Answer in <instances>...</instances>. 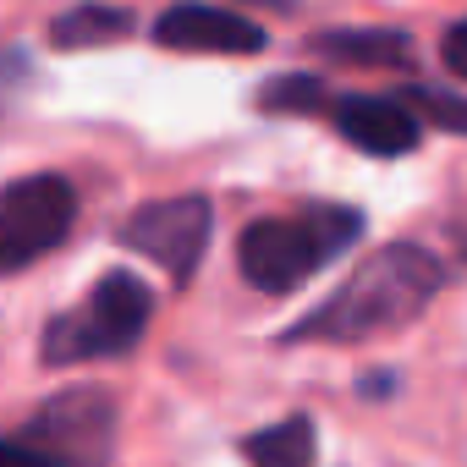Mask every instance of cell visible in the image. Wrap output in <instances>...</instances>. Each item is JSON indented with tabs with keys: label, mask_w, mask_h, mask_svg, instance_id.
I'll list each match as a JSON object with an SVG mask.
<instances>
[{
	"label": "cell",
	"mask_w": 467,
	"mask_h": 467,
	"mask_svg": "<svg viewBox=\"0 0 467 467\" xmlns=\"http://www.w3.org/2000/svg\"><path fill=\"white\" fill-rule=\"evenodd\" d=\"M440 286H445V270H440L434 254H423L412 243L379 248L303 325H292L286 341H374L385 330L412 325Z\"/></svg>",
	"instance_id": "6da1fadb"
},
{
	"label": "cell",
	"mask_w": 467,
	"mask_h": 467,
	"mask_svg": "<svg viewBox=\"0 0 467 467\" xmlns=\"http://www.w3.org/2000/svg\"><path fill=\"white\" fill-rule=\"evenodd\" d=\"M363 231V214L347 203H314L303 214H270L254 220L237 237V265L248 286L259 292H297L308 275H319L336 254H347Z\"/></svg>",
	"instance_id": "7a4b0ae2"
},
{
	"label": "cell",
	"mask_w": 467,
	"mask_h": 467,
	"mask_svg": "<svg viewBox=\"0 0 467 467\" xmlns=\"http://www.w3.org/2000/svg\"><path fill=\"white\" fill-rule=\"evenodd\" d=\"M149 314H154V292L132 275V270H110L88 303L67 308L61 319L45 325V341H39V358L50 368H67V363H94V358H127L143 330H149Z\"/></svg>",
	"instance_id": "3957f363"
},
{
	"label": "cell",
	"mask_w": 467,
	"mask_h": 467,
	"mask_svg": "<svg viewBox=\"0 0 467 467\" xmlns=\"http://www.w3.org/2000/svg\"><path fill=\"white\" fill-rule=\"evenodd\" d=\"M72 220H78V187L56 171H34L0 187V275H17L34 259L56 254Z\"/></svg>",
	"instance_id": "277c9868"
},
{
	"label": "cell",
	"mask_w": 467,
	"mask_h": 467,
	"mask_svg": "<svg viewBox=\"0 0 467 467\" xmlns=\"http://www.w3.org/2000/svg\"><path fill=\"white\" fill-rule=\"evenodd\" d=\"M209 231H214V209L209 198L198 192H182V198H154L143 209L127 214L121 225V243L143 259H154L171 281H192L203 248H209Z\"/></svg>",
	"instance_id": "5b68a950"
},
{
	"label": "cell",
	"mask_w": 467,
	"mask_h": 467,
	"mask_svg": "<svg viewBox=\"0 0 467 467\" xmlns=\"http://www.w3.org/2000/svg\"><path fill=\"white\" fill-rule=\"evenodd\" d=\"M39 451H50L61 467H105L116 440V401L105 390H61L45 401L28 434Z\"/></svg>",
	"instance_id": "8992f818"
},
{
	"label": "cell",
	"mask_w": 467,
	"mask_h": 467,
	"mask_svg": "<svg viewBox=\"0 0 467 467\" xmlns=\"http://www.w3.org/2000/svg\"><path fill=\"white\" fill-rule=\"evenodd\" d=\"M154 45L182 56H259L270 39L254 17L220 6H171L154 17Z\"/></svg>",
	"instance_id": "52a82bcc"
},
{
	"label": "cell",
	"mask_w": 467,
	"mask_h": 467,
	"mask_svg": "<svg viewBox=\"0 0 467 467\" xmlns=\"http://www.w3.org/2000/svg\"><path fill=\"white\" fill-rule=\"evenodd\" d=\"M330 121L352 149L379 154V160L412 154L418 138H423L418 110L407 99H396V94H341V99H330Z\"/></svg>",
	"instance_id": "ba28073f"
},
{
	"label": "cell",
	"mask_w": 467,
	"mask_h": 467,
	"mask_svg": "<svg viewBox=\"0 0 467 467\" xmlns=\"http://www.w3.org/2000/svg\"><path fill=\"white\" fill-rule=\"evenodd\" d=\"M314 50L347 67H412V39L401 28H325Z\"/></svg>",
	"instance_id": "9c48e42d"
},
{
	"label": "cell",
	"mask_w": 467,
	"mask_h": 467,
	"mask_svg": "<svg viewBox=\"0 0 467 467\" xmlns=\"http://www.w3.org/2000/svg\"><path fill=\"white\" fill-rule=\"evenodd\" d=\"M243 456L254 467H314V418H281L270 429H254L243 440Z\"/></svg>",
	"instance_id": "30bf717a"
},
{
	"label": "cell",
	"mask_w": 467,
	"mask_h": 467,
	"mask_svg": "<svg viewBox=\"0 0 467 467\" xmlns=\"http://www.w3.org/2000/svg\"><path fill=\"white\" fill-rule=\"evenodd\" d=\"M132 12L127 6H78V12H61L50 23V39L61 50H83V45H105V39H121L132 34Z\"/></svg>",
	"instance_id": "8fae6325"
},
{
	"label": "cell",
	"mask_w": 467,
	"mask_h": 467,
	"mask_svg": "<svg viewBox=\"0 0 467 467\" xmlns=\"http://www.w3.org/2000/svg\"><path fill=\"white\" fill-rule=\"evenodd\" d=\"M259 105H265V110H319V105H330V99H325V83H314V78H275V83L259 94Z\"/></svg>",
	"instance_id": "7c38bea8"
},
{
	"label": "cell",
	"mask_w": 467,
	"mask_h": 467,
	"mask_svg": "<svg viewBox=\"0 0 467 467\" xmlns=\"http://www.w3.org/2000/svg\"><path fill=\"white\" fill-rule=\"evenodd\" d=\"M407 105H418L429 121H440L445 132H462L467 138V99L462 94H445V88H412Z\"/></svg>",
	"instance_id": "4fadbf2b"
},
{
	"label": "cell",
	"mask_w": 467,
	"mask_h": 467,
	"mask_svg": "<svg viewBox=\"0 0 467 467\" xmlns=\"http://www.w3.org/2000/svg\"><path fill=\"white\" fill-rule=\"evenodd\" d=\"M0 467H61L50 451H39L28 434H17V440H0Z\"/></svg>",
	"instance_id": "5bb4252c"
},
{
	"label": "cell",
	"mask_w": 467,
	"mask_h": 467,
	"mask_svg": "<svg viewBox=\"0 0 467 467\" xmlns=\"http://www.w3.org/2000/svg\"><path fill=\"white\" fill-rule=\"evenodd\" d=\"M440 61H445V72H451V78H462V83H467V17L445 28V39H440Z\"/></svg>",
	"instance_id": "9a60e30c"
},
{
	"label": "cell",
	"mask_w": 467,
	"mask_h": 467,
	"mask_svg": "<svg viewBox=\"0 0 467 467\" xmlns=\"http://www.w3.org/2000/svg\"><path fill=\"white\" fill-rule=\"evenodd\" d=\"M462 254H467V237H462Z\"/></svg>",
	"instance_id": "2e32d148"
}]
</instances>
